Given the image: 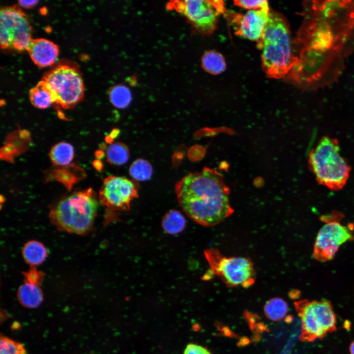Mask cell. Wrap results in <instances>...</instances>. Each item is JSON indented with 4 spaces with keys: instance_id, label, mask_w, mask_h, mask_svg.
I'll return each mask as SVG.
<instances>
[{
    "instance_id": "cell-1",
    "label": "cell",
    "mask_w": 354,
    "mask_h": 354,
    "mask_svg": "<svg viewBox=\"0 0 354 354\" xmlns=\"http://www.w3.org/2000/svg\"><path fill=\"white\" fill-rule=\"evenodd\" d=\"M178 202L193 220L205 226H213L234 212L230 189L223 176L215 169L205 167L189 173L175 186Z\"/></svg>"
},
{
    "instance_id": "cell-2",
    "label": "cell",
    "mask_w": 354,
    "mask_h": 354,
    "mask_svg": "<svg viewBox=\"0 0 354 354\" xmlns=\"http://www.w3.org/2000/svg\"><path fill=\"white\" fill-rule=\"evenodd\" d=\"M262 67L268 78H285L297 61L289 25L281 13L270 11L261 45Z\"/></svg>"
},
{
    "instance_id": "cell-3",
    "label": "cell",
    "mask_w": 354,
    "mask_h": 354,
    "mask_svg": "<svg viewBox=\"0 0 354 354\" xmlns=\"http://www.w3.org/2000/svg\"><path fill=\"white\" fill-rule=\"evenodd\" d=\"M98 200L91 188L73 193L52 207L50 220L60 231L79 235L87 233L92 228Z\"/></svg>"
},
{
    "instance_id": "cell-4",
    "label": "cell",
    "mask_w": 354,
    "mask_h": 354,
    "mask_svg": "<svg viewBox=\"0 0 354 354\" xmlns=\"http://www.w3.org/2000/svg\"><path fill=\"white\" fill-rule=\"evenodd\" d=\"M340 150L337 139L324 136L308 154L310 169L318 183L334 191L344 187L351 170Z\"/></svg>"
},
{
    "instance_id": "cell-5",
    "label": "cell",
    "mask_w": 354,
    "mask_h": 354,
    "mask_svg": "<svg viewBox=\"0 0 354 354\" xmlns=\"http://www.w3.org/2000/svg\"><path fill=\"white\" fill-rule=\"evenodd\" d=\"M301 324L299 339L312 342L337 330L336 315L328 300L300 299L294 303Z\"/></svg>"
},
{
    "instance_id": "cell-6",
    "label": "cell",
    "mask_w": 354,
    "mask_h": 354,
    "mask_svg": "<svg viewBox=\"0 0 354 354\" xmlns=\"http://www.w3.org/2000/svg\"><path fill=\"white\" fill-rule=\"evenodd\" d=\"M204 253L212 274L228 287L248 288L254 284L255 270L249 258L227 257L215 248L206 250Z\"/></svg>"
},
{
    "instance_id": "cell-7",
    "label": "cell",
    "mask_w": 354,
    "mask_h": 354,
    "mask_svg": "<svg viewBox=\"0 0 354 354\" xmlns=\"http://www.w3.org/2000/svg\"><path fill=\"white\" fill-rule=\"evenodd\" d=\"M343 215L334 212L324 215L321 220L324 224L319 230L314 243L313 256L320 262L333 259L340 246L354 239V224H343Z\"/></svg>"
},
{
    "instance_id": "cell-8",
    "label": "cell",
    "mask_w": 354,
    "mask_h": 354,
    "mask_svg": "<svg viewBox=\"0 0 354 354\" xmlns=\"http://www.w3.org/2000/svg\"><path fill=\"white\" fill-rule=\"evenodd\" d=\"M42 80L53 92L56 103L64 109L72 108L83 97V81L80 72L74 66L59 64L45 73Z\"/></svg>"
},
{
    "instance_id": "cell-9",
    "label": "cell",
    "mask_w": 354,
    "mask_h": 354,
    "mask_svg": "<svg viewBox=\"0 0 354 354\" xmlns=\"http://www.w3.org/2000/svg\"><path fill=\"white\" fill-rule=\"evenodd\" d=\"M167 7L183 15L197 31L205 34L216 30L219 16L227 10L224 2L219 0H174Z\"/></svg>"
},
{
    "instance_id": "cell-10",
    "label": "cell",
    "mask_w": 354,
    "mask_h": 354,
    "mask_svg": "<svg viewBox=\"0 0 354 354\" xmlns=\"http://www.w3.org/2000/svg\"><path fill=\"white\" fill-rule=\"evenodd\" d=\"M31 27L27 15L17 6L2 8L0 11L1 49L26 50L31 38Z\"/></svg>"
},
{
    "instance_id": "cell-11",
    "label": "cell",
    "mask_w": 354,
    "mask_h": 354,
    "mask_svg": "<svg viewBox=\"0 0 354 354\" xmlns=\"http://www.w3.org/2000/svg\"><path fill=\"white\" fill-rule=\"evenodd\" d=\"M139 186L134 179L109 176L103 180L99 190V201L111 210L127 211L131 201L138 196Z\"/></svg>"
},
{
    "instance_id": "cell-12",
    "label": "cell",
    "mask_w": 354,
    "mask_h": 354,
    "mask_svg": "<svg viewBox=\"0 0 354 354\" xmlns=\"http://www.w3.org/2000/svg\"><path fill=\"white\" fill-rule=\"evenodd\" d=\"M270 11L269 7L250 10L244 14L226 10L225 15L230 21L236 35L256 41L259 48Z\"/></svg>"
},
{
    "instance_id": "cell-13",
    "label": "cell",
    "mask_w": 354,
    "mask_h": 354,
    "mask_svg": "<svg viewBox=\"0 0 354 354\" xmlns=\"http://www.w3.org/2000/svg\"><path fill=\"white\" fill-rule=\"evenodd\" d=\"M26 50L34 63L39 67L53 64L59 54L58 46L44 38H32Z\"/></svg>"
},
{
    "instance_id": "cell-14",
    "label": "cell",
    "mask_w": 354,
    "mask_h": 354,
    "mask_svg": "<svg viewBox=\"0 0 354 354\" xmlns=\"http://www.w3.org/2000/svg\"><path fill=\"white\" fill-rule=\"evenodd\" d=\"M17 297L19 302L29 308L38 307L43 300V294L40 286L27 282L19 288Z\"/></svg>"
},
{
    "instance_id": "cell-15",
    "label": "cell",
    "mask_w": 354,
    "mask_h": 354,
    "mask_svg": "<svg viewBox=\"0 0 354 354\" xmlns=\"http://www.w3.org/2000/svg\"><path fill=\"white\" fill-rule=\"evenodd\" d=\"M29 97L31 103L39 109H45L53 103H56L53 92L47 84L43 80L30 89Z\"/></svg>"
},
{
    "instance_id": "cell-16",
    "label": "cell",
    "mask_w": 354,
    "mask_h": 354,
    "mask_svg": "<svg viewBox=\"0 0 354 354\" xmlns=\"http://www.w3.org/2000/svg\"><path fill=\"white\" fill-rule=\"evenodd\" d=\"M22 255L26 262L31 266L42 264L47 256V251L44 245L36 240L27 242L22 249Z\"/></svg>"
},
{
    "instance_id": "cell-17",
    "label": "cell",
    "mask_w": 354,
    "mask_h": 354,
    "mask_svg": "<svg viewBox=\"0 0 354 354\" xmlns=\"http://www.w3.org/2000/svg\"><path fill=\"white\" fill-rule=\"evenodd\" d=\"M201 65L206 71L212 75L219 74L226 68L224 57L214 50L207 51L203 54L201 58Z\"/></svg>"
},
{
    "instance_id": "cell-18",
    "label": "cell",
    "mask_w": 354,
    "mask_h": 354,
    "mask_svg": "<svg viewBox=\"0 0 354 354\" xmlns=\"http://www.w3.org/2000/svg\"><path fill=\"white\" fill-rule=\"evenodd\" d=\"M74 154V148L71 145L66 142H60L52 147L50 157L55 165L64 166L71 163Z\"/></svg>"
},
{
    "instance_id": "cell-19",
    "label": "cell",
    "mask_w": 354,
    "mask_h": 354,
    "mask_svg": "<svg viewBox=\"0 0 354 354\" xmlns=\"http://www.w3.org/2000/svg\"><path fill=\"white\" fill-rule=\"evenodd\" d=\"M109 97L112 104L118 109H124L131 103L132 99L130 89L124 85H115L110 89Z\"/></svg>"
},
{
    "instance_id": "cell-20",
    "label": "cell",
    "mask_w": 354,
    "mask_h": 354,
    "mask_svg": "<svg viewBox=\"0 0 354 354\" xmlns=\"http://www.w3.org/2000/svg\"><path fill=\"white\" fill-rule=\"evenodd\" d=\"M185 225L184 217L176 210H170L162 219V226L165 231L170 234L180 233L184 229Z\"/></svg>"
},
{
    "instance_id": "cell-21",
    "label": "cell",
    "mask_w": 354,
    "mask_h": 354,
    "mask_svg": "<svg viewBox=\"0 0 354 354\" xmlns=\"http://www.w3.org/2000/svg\"><path fill=\"white\" fill-rule=\"evenodd\" d=\"M264 313L266 317L273 321L283 319L287 315L288 306L287 302L279 297L269 299L265 304Z\"/></svg>"
},
{
    "instance_id": "cell-22",
    "label": "cell",
    "mask_w": 354,
    "mask_h": 354,
    "mask_svg": "<svg viewBox=\"0 0 354 354\" xmlns=\"http://www.w3.org/2000/svg\"><path fill=\"white\" fill-rule=\"evenodd\" d=\"M106 157L107 160L111 164L122 165L128 161L129 151L125 145L120 142H116L108 147Z\"/></svg>"
},
{
    "instance_id": "cell-23",
    "label": "cell",
    "mask_w": 354,
    "mask_h": 354,
    "mask_svg": "<svg viewBox=\"0 0 354 354\" xmlns=\"http://www.w3.org/2000/svg\"><path fill=\"white\" fill-rule=\"evenodd\" d=\"M129 174L136 181L149 179L152 174V167L147 161L138 159L134 161L129 168Z\"/></svg>"
},
{
    "instance_id": "cell-24",
    "label": "cell",
    "mask_w": 354,
    "mask_h": 354,
    "mask_svg": "<svg viewBox=\"0 0 354 354\" xmlns=\"http://www.w3.org/2000/svg\"><path fill=\"white\" fill-rule=\"evenodd\" d=\"M0 354H27V351L21 343L1 335Z\"/></svg>"
},
{
    "instance_id": "cell-25",
    "label": "cell",
    "mask_w": 354,
    "mask_h": 354,
    "mask_svg": "<svg viewBox=\"0 0 354 354\" xmlns=\"http://www.w3.org/2000/svg\"><path fill=\"white\" fill-rule=\"evenodd\" d=\"M234 4L239 7L250 10H257L268 6V2L266 0H235Z\"/></svg>"
},
{
    "instance_id": "cell-26",
    "label": "cell",
    "mask_w": 354,
    "mask_h": 354,
    "mask_svg": "<svg viewBox=\"0 0 354 354\" xmlns=\"http://www.w3.org/2000/svg\"><path fill=\"white\" fill-rule=\"evenodd\" d=\"M23 274L24 277L25 282L40 285L44 277V274L42 272L38 271L35 266H31V268L27 272H24Z\"/></svg>"
},
{
    "instance_id": "cell-27",
    "label": "cell",
    "mask_w": 354,
    "mask_h": 354,
    "mask_svg": "<svg viewBox=\"0 0 354 354\" xmlns=\"http://www.w3.org/2000/svg\"><path fill=\"white\" fill-rule=\"evenodd\" d=\"M183 354H211L206 348L196 344H189Z\"/></svg>"
},
{
    "instance_id": "cell-28",
    "label": "cell",
    "mask_w": 354,
    "mask_h": 354,
    "mask_svg": "<svg viewBox=\"0 0 354 354\" xmlns=\"http://www.w3.org/2000/svg\"><path fill=\"white\" fill-rule=\"evenodd\" d=\"M38 2V0H19L18 3L21 6L28 8L33 7Z\"/></svg>"
},
{
    "instance_id": "cell-29",
    "label": "cell",
    "mask_w": 354,
    "mask_h": 354,
    "mask_svg": "<svg viewBox=\"0 0 354 354\" xmlns=\"http://www.w3.org/2000/svg\"><path fill=\"white\" fill-rule=\"evenodd\" d=\"M350 354H354V340L350 344Z\"/></svg>"
}]
</instances>
